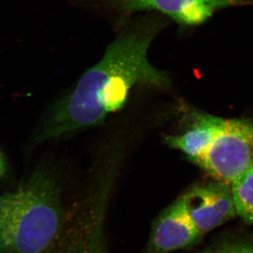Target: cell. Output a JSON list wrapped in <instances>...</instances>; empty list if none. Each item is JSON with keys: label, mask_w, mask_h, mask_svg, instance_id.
Wrapping results in <instances>:
<instances>
[{"label": "cell", "mask_w": 253, "mask_h": 253, "mask_svg": "<svg viewBox=\"0 0 253 253\" xmlns=\"http://www.w3.org/2000/svg\"><path fill=\"white\" fill-rule=\"evenodd\" d=\"M191 220L203 234L235 217L231 184L216 180L191 188L181 196Z\"/></svg>", "instance_id": "5"}, {"label": "cell", "mask_w": 253, "mask_h": 253, "mask_svg": "<svg viewBox=\"0 0 253 253\" xmlns=\"http://www.w3.org/2000/svg\"><path fill=\"white\" fill-rule=\"evenodd\" d=\"M209 253H253V246L251 245H236L224 248Z\"/></svg>", "instance_id": "10"}, {"label": "cell", "mask_w": 253, "mask_h": 253, "mask_svg": "<svg viewBox=\"0 0 253 253\" xmlns=\"http://www.w3.org/2000/svg\"><path fill=\"white\" fill-rule=\"evenodd\" d=\"M226 122L227 120L212 115L194 113L186 129L180 134L165 136L164 141L172 149L184 152L194 163L224 130Z\"/></svg>", "instance_id": "8"}, {"label": "cell", "mask_w": 253, "mask_h": 253, "mask_svg": "<svg viewBox=\"0 0 253 253\" xmlns=\"http://www.w3.org/2000/svg\"><path fill=\"white\" fill-rule=\"evenodd\" d=\"M231 190L238 215L253 224V167L231 183Z\"/></svg>", "instance_id": "9"}, {"label": "cell", "mask_w": 253, "mask_h": 253, "mask_svg": "<svg viewBox=\"0 0 253 253\" xmlns=\"http://www.w3.org/2000/svg\"><path fill=\"white\" fill-rule=\"evenodd\" d=\"M194 163L216 180L231 184L253 167V123L227 120L224 130Z\"/></svg>", "instance_id": "4"}, {"label": "cell", "mask_w": 253, "mask_h": 253, "mask_svg": "<svg viewBox=\"0 0 253 253\" xmlns=\"http://www.w3.org/2000/svg\"><path fill=\"white\" fill-rule=\"evenodd\" d=\"M179 197L158 214L148 244L141 253H169L191 248L202 239Z\"/></svg>", "instance_id": "6"}, {"label": "cell", "mask_w": 253, "mask_h": 253, "mask_svg": "<svg viewBox=\"0 0 253 253\" xmlns=\"http://www.w3.org/2000/svg\"><path fill=\"white\" fill-rule=\"evenodd\" d=\"M160 23L146 15L129 23L99 62L88 68L73 90L54 105L36 141L55 140L101 124L124 106L134 86L169 89L168 73L153 66L148 58Z\"/></svg>", "instance_id": "1"}, {"label": "cell", "mask_w": 253, "mask_h": 253, "mask_svg": "<svg viewBox=\"0 0 253 253\" xmlns=\"http://www.w3.org/2000/svg\"><path fill=\"white\" fill-rule=\"evenodd\" d=\"M8 170V164L4 154L0 150V179H2Z\"/></svg>", "instance_id": "11"}, {"label": "cell", "mask_w": 253, "mask_h": 253, "mask_svg": "<svg viewBox=\"0 0 253 253\" xmlns=\"http://www.w3.org/2000/svg\"><path fill=\"white\" fill-rule=\"evenodd\" d=\"M118 13L158 11L184 26L205 22L218 10L249 4L244 0H109Z\"/></svg>", "instance_id": "7"}, {"label": "cell", "mask_w": 253, "mask_h": 253, "mask_svg": "<svg viewBox=\"0 0 253 253\" xmlns=\"http://www.w3.org/2000/svg\"><path fill=\"white\" fill-rule=\"evenodd\" d=\"M111 191L91 186L68 214L59 239L44 253H107L104 221Z\"/></svg>", "instance_id": "3"}, {"label": "cell", "mask_w": 253, "mask_h": 253, "mask_svg": "<svg viewBox=\"0 0 253 253\" xmlns=\"http://www.w3.org/2000/svg\"><path fill=\"white\" fill-rule=\"evenodd\" d=\"M56 177L37 169L14 190L0 196V253H44L66 224Z\"/></svg>", "instance_id": "2"}]
</instances>
